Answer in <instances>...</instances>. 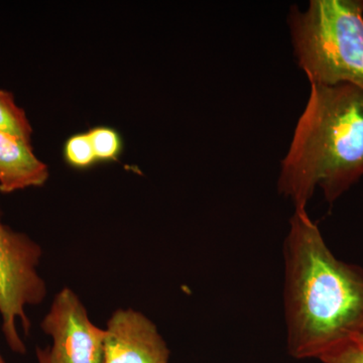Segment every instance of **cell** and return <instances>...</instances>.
<instances>
[{"label": "cell", "mask_w": 363, "mask_h": 363, "mask_svg": "<svg viewBox=\"0 0 363 363\" xmlns=\"http://www.w3.org/2000/svg\"><path fill=\"white\" fill-rule=\"evenodd\" d=\"M288 348L318 358L363 332V269L338 259L307 209L296 208L285 241Z\"/></svg>", "instance_id": "cell-1"}, {"label": "cell", "mask_w": 363, "mask_h": 363, "mask_svg": "<svg viewBox=\"0 0 363 363\" xmlns=\"http://www.w3.org/2000/svg\"><path fill=\"white\" fill-rule=\"evenodd\" d=\"M294 55L311 85L363 90V0H311L289 16Z\"/></svg>", "instance_id": "cell-3"}, {"label": "cell", "mask_w": 363, "mask_h": 363, "mask_svg": "<svg viewBox=\"0 0 363 363\" xmlns=\"http://www.w3.org/2000/svg\"><path fill=\"white\" fill-rule=\"evenodd\" d=\"M323 363H363V342L358 337L334 346L319 357Z\"/></svg>", "instance_id": "cell-11"}, {"label": "cell", "mask_w": 363, "mask_h": 363, "mask_svg": "<svg viewBox=\"0 0 363 363\" xmlns=\"http://www.w3.org/2000/svg\"><path fill=\"white\" fill-rule=\"evenodd\" d=\"M42 248L26 234L16 233L1 221L0 212V314L2 330L9 347L25 354L26 346L16 330L21 319L26 333L30 323L28 305H39L47 295L44 279L38 272Z\"/></svg>", "instance_id": "cell-4"}, {"label": "cell", "mask_w": 363, "mask_h": 363, "mask_svg": "<svg viewBox=\"0 0 363 363\" xmlns=\"http://www.w3.org/2000/svg\"><path fill=\"white\" fill-rule=\"evenodd\" d=\"M169 350L157 326L133 309H118L105 329L104 363H169Z\"/></svg>", "instance_id": "cell-6"}, {"label": "cell", "mask_w": 363, "mask_h": 363, "mask_svg": "<svg viewBox=\"0 0 363 363\" xmlns=\"http://www.w3.org/2000/svg\"><path fill=\"white\" fill-rule=\"evenodd\" d=\"M0 131L32 142L33 128L25 111L18 107L13 93L0 90Z\"/></svg>", "instance_id": "cell-8"}, {"label": "cell", "mask_w": 363, "mask_h": 363, "mask_svg": "<svg viewBox=\"0 0 363 363\" xmlns=\"http://www.w3.org/2000/svg\"><path fill=\"white\" fill-rule=\"evenodd\" d=\"M42 328L52 339L45 348L48 363H104L105 330L91 322L71 289L57 294Z\"/></svg>", "instance_id": "cell-5"}, {"label": "cell", "mask_w": 363, "mask_h": 363, "mask_svg": "<svg viewBox=\"0 0 363 363\" xmlns=\"http://www.w3.org/2000/svg\"><path fill=\"white\" fill-rule=\"evenodd\" d=\"M87 133L97 162H111L118 160L123 152V140L114 128L108 126H97Z\"/></svg>", "instance_id": "cell-9"}, {"label": "cell", "mask_w": 363, "mask_h": 363, "mask_svg": "<svg viewBox=\"0 0 363 363\" xmlns=\"http://www.w3.org/2000/svg\"><path fill=\"white\" fill-rule=\"evenodd\" d=\"M0 363H6L4 362V358H2L1 355H0Z\"/></svg>", "instance_id": "cell-14"}, {"label": "cell", "mask_w": 363, "mask_h": 363, "mask_svg": "<svg viewBox=\"0 0 363 363\" xmlns=\"http://www.w3.org/2000/svg\"><path fill=\"white\" fill-rule=\"evenodd\" d=\"M48 179L49 168L35 156L32 143L0 131V192L40 187Z\"/></svg>", "instance_id": "cell-7"}, {"label": "cell", "mask_w": 363, "mask_h": 363, "mask_svg": "<svg viewBox=\"0 0 363 363\" xmlns=\"http://www.w3.org/2000/svg\"><path fill=\"white\" fill-rule=\"evenodd\" d=\"M357 337H358V338H359V339H360V340H362V342H363V332H362V334H360V335H359V336H357Z\"/></svg>", "instance_id": "cell-13"}, {"label": "cell", "mask_w": 363, "mask_h": 363, "mask_svg": "<svg viewBox=\"0 0 363 363\" xmlns=\"http://www.w3.org/2000/svg\"><path fill=\"white\" fill-rule=\"evenodd\" d=\"M64 157L73 168L87 169L97 162L87 133L69 138L64 145Z\"/></svg>", "instance_id": "cell-10"}, {"label": "cell", "mask_w": 363, "mask_h": 363, "mask_svg": "<svg viewBox=\"0 0 363 363\" xmlns=\"http://www.w3.org/2000/svg\"><path fill=\"white\" fill-rule=\"evenodd\" d=\"M37 357L38 359H39V363H48L47 351H45V350H40V348H38Z\"/></svg>", "instance_id": "cell-12"}, {"label": "cell", "mask_w": 363, "mask_h": 363, "mask_svg": "<svg viewBox=\"0 0 363 363\" xmlns=\"http://www.w3.org/2000/svg\"><path fill=\"white\" fill-rule=\"evenodd\" d=\"M362 177L363 90L350 83L311 85L281 162L279 193L306 209L317 188L334 203Z\"/></svg>", "instance_id": "cell-2"}]
</instances>
